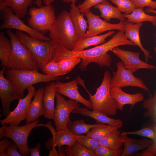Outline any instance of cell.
<instances>
[{"label": "cell", "mask_w": 156, "mask_h": 156, "mask_svg": "<svg viewBox=\"0 0 156 156\" xmlns=\"http://www.w3.org/2000/svg\"><path fill=\"white\" fill-rule=\"evenodd\" d=\"M124 30H120L107 42L92 48L79 51L66 49L64 57H76L82 60L79 66L82 71L86 70L88 65L94 63L101 67H108L112 64V59L107 52L112 48L119 46L130 45L137 46L125 36Z\"/></svg>", "instance_id": "cell-1"}, {"label": "cell", "mask_w": 156, "mask_h": 156, "mask_svg": "<svg viewBox=\"0 0 156 156\" xmlns=\"http://www.w3.org/2000/svg\"><path fill=\"white\" fill-rule=\"evenodd\" d=\"M49 31V38L54 43L68 50L73 51L79 39L70 12L66 10L58 16Z\"/></svg>", "instance_id": "cell-2"}, {"label": "cell", "mask_w": 156, "mask_h": 156, "mask_svg": "<svg viewBox=\"0 0 156 156\" xmlns=\"http://www.w3.org/2000/svg\"><path fill=\"white\" fill-rule=\"evenodd\" d=\"M6 77L12 83L19 99L23 98L25 90L33 85L41 82H48L61 79L39 72L34 70H17L6 68L4 72Z\"/></svg>", "instance_id": "cell-3"}, {"label": "cell", "mask_w": 156, "mask_h": 156, "mask_svg": "<svg viewBox=\"0 0 156 156\" xmlns=\"http://www.w3.org/2000/svg\"><path fill=\"white\" fill-rule=\"evenodd\" d=\"M20 41L30 51L42 69L47 63L52 60L58 45L51 41H42L29 36L27 33L17 30L16 32Z\"/></svg>", "instance_id": "cell-4"}, {"label": "cell", "mask_w": 156, "mask_h": 156, "mask_svg": "<svg viewBox=\"0 0 156 156\" xmlns=\"http://www.w3.org/2000/svg\"><path fill=\"white\" fill-rule=\"evenodd\" d=\"M10 38L12 49L10 58V68L17 70L37 69L38 63L29 49L19 40L10 29L7 31Z\"/></svg>", "instance_id": "cell-5"}, {"label": "cell", "mask_w": 156, "mask_h": 156, "mask_svg": "<svg viewBox=\"0 0 156 156\" xmlns=\"http://www.w3.org/2000/svg\"><path fill=\"white\" fill-rule=\"evenodd\" d=\"M111 78L109 72L106 71L102 83L96 93L93 95L89 93L93 111L110 116L116 114L118 107L116 102L110 94Z\"/></svg>", "instance_id": "cell-6"}, {"label": "cell", "mask_w": 156, "mask_h": 156, "mask_svg": "<svg viewBox=\"0 0 156 156\" xmlns=\"http://www.w3.org/2000/svg\"><path fill=\"white\" fill-rule=\"evenodd\" d=\"M38 119L22 126H11L5 124L0 128V139L4 137L11 139L17 145L22 156H27L30 153L27 144L28 138L34 128L44 126L45 124L38 123Z\"/></svg>", "instance_id": "cell-7"}, {"label": "cell", "mask_w": 156, "mask_h": 156, "mask_svg": "<svg viewBox=\"0 0 156 156\" xmlns=\"http://www.w3.org/2000/svg\"><path fill=\"white\" fill-rule=\"evenodd\" d=\"M29 14V26L41 32L49 31L56 19L55 8L51 4L31 7Z\"/></svg>", "instance_id": "cell-8"}, {"label": "cell", "mask_w": 156, "mask_h": 156, "mask_svg": "<svg viewBox=\"0 0 156 156\" xmlns=\"http://www.w3.org/2000/svg\"><path fill=\"white\" fill-rule=\"evenodd\" d=\"M3 22L0 29H15L29 34L30 36L42 41H51V38L44 36L37 30L26 25L19 17L14 14L10 7L4 6L0 9Z\"/></svg>", "instance_id": "cell-9"}, {"label": "cell", "mask_w": 156, "mask_h": 156, "mask_svg": "<svg viewBox=\"0 0 156 156\" xmlns=\"http://www.w3.org/2000/svg\"><path fill=\"white\" fill-rule=\"evenodd\" d=\"M55 98L56 103L54 118V125L56 131L66 128L70 120V115L72 112L80 106L79 103L70 99L66 100L61 94L57 93Z\"/></svg>", "instance_id": "cell-10"}, {"label": "cell", "mask_w": 156, "mask_h": 156, "mask_svg": "<svg viewBox=\"0 0 156 156\" xmlns=\"http://www.w3.org/2000/svg\"><path fill=\"white\" fill-rule=\"evenodd\" d=\"M116 65L117 70L113 72V76L110 81L111 87H137L144 89L149 94H151L142 79L135 76L132 72L125 68L122 61L118 62Z\"/></svg>", "instance_id": "cell-11"}, {"label": "cell", "mask_w": 156, "mask_h": 156, "mask_svg": "<svg viewBox=\"0 0 156 156\" xmlns=\"http://www.w3.org/2000/svg\"><path fill=\"white\" fill-rule=\"evenodd\" d=\"M28 93L24 98L19 99L18 105L14 109L11 111L5 118L0 121L1 125L9 124L11 126H17L27 118L28 109L36 91L33 86L27 88Z\"/></svg>", "instance_id": "cell-12"}, {"label": "cell", "mask_w": 156, "mask_h": 156, "mask_svg": "<svg viewBox=\"0 0 156 156\" xmlns=\"http://www.w3.org/2000/svg\"><path fill=\"white\" fill-rule=\"evenodd\" d=\"M88 24V30L83 38L97 36L105 31L111 30H124V22L112 24L103 20L100 16L94 14L89 10L84 13Z\"/></svg>", "instance_id": "cell-13"}, {"label": "cell", "mask_w": 156, "mask_h": 156, "mask_svg": "<svg viewBox=\"0 0 156 156\" xmlns=\"http://www.w3.org/2000/svg\"><path fill=\"white\" fill-rule=\"evenodd\" d=\"M110 51L121 60L125 68L133 73L140 69H156V66L144 62L140 59V52L125 50L118 47L112 49Z\"/></svg>", "instance_id": "cell-14"}, {"label": "cell", "mask_w": 156, "mask_h": 156, "mask_svg": "<svg viewBox=\"0 0 156 156\" xmlns=\"http://www.w3.org/2000/svg\"><path fill=\"white\" fill-rule=\"evenodd\" d=\"M6 68L2 67L0 71V98L3 115L5 117L11 112V103L15 100L19 99L12 83L4 75Z\"/></svg>", "instance_id": "cell-15"}, {"label": "cell", "mask_w": 156, "mask_h": 156, "mask_svg": "<svg viewBox=\"0 0 156 156\" xmlns=\"http://www.w3.org/2000/svg\"><path fill=\"white\" fill-rule=\"evenodd\" d=\"M79 83L78 78L65 83L57 80L55 82L57 93L82 103L89 109H92L93 106L91 101L84 98L78 91L77 85Z\"/></svg>", "instance_id": "cell-16"}, {"label": "cell", "mask_w": 156, "mask_h": 156, "mask_svg": "<svg viewBox=\"0 0 156 156\" xmlns=\"http://www.w3.org/2000/svg\"><path fill=\"white\" fill-rule=\"evenodd\" d=\"M110 94L116 102L118 107L117 110L122 111L124 106L126 104L131 105V110L134 105L138 102L144 99L143 94L141 93L131 94L122 91L121 88L118 87H111Z\"/></svg>", "instance_id": "cell-17"}, {"label": "cell", "mask_w": 156, "mask_h": 156, "mask_svg": "<svg viewBox=\"0 0 156 156\" xmlns=\"http://www.w3.org/2000/svg\"><path fill=\"white\" fill-rule=\"evenodd\" d=\"M119 140L124 146L121 156H128L140 150L147 149L152 145L153 142L150 139L137 140L128 137L127 135H120Z\"/></svg>", "instance_id": "cell-18"}, {"label": "cell", "mask_w": 156, "mask_h": 156, "mask_svg": "<svg viewBox=\"0 0 156 156\" xmlns=\"http://www.w3.org/2000/svg\"><path fill=\"white\" fill-rule=\"evenodd\" d=\"M57 93L55 83L52 82L44 88L42 99L44 116L48 119H54L55 113V99Z\"/></svg>", "instance_id": "cell-19"}, {"label": "cell", "mask_w": 156, "mask_h": 156, "mask_svg": "<svg viewBox=\"0 0 156 156\" xmlns=\"http://www.w3.org/2000/svg\"><path fill=\"white\" fill-rule=\"evenodd\" d=\"M52 136L44 144L49 152L53 147H60L64 145L71 146L75 142L74 135L70 132L67 127L61 131H56Z\"/></svg>", "instance_id": "cell-20"}, {"label": "cell", "mask_w": 156, "mask_h": 156, "mask_svg": "<svg viewBox=\"0 0 156 156\" xmlns=\"http://www.w3.org/2000/svg\"><path fill=\"white\" fill-rule=\"evenodd\" d=\"M124 23L125 36L140 47L144 54L145 62H147L148 59L151 58L152 57L150 55L149 52L144 48L140 39L139 30L142 25V23H134L126 21L124 22Z\"/></svg>", "instance_id": "cell-21"}, {"label": "cell", "mask_w": 156, "mask_h": 156, "mask_svg": "<svg viewBox=\"0 0 156 156\" xmlns=\"http://www.w3.org/2000/svg\"><path fill=\"white\" fill-rule=\"evenodd\" d=\"M44 89V88L42 87L36 90L34 99L31 101L28 109L25 124L30 123L44 115V112L42 103Z\"/></svg>", "instance_id": "cell-22"}, {"label": "cell", "mask_w": 156, "mask_h": 156, "mask_svg": "<svg viewBox=\"0 0 156 156\" xmlns=\"http://www.w3.org/2000/svg\"><path fill=\"white\" fill-rule=\"evenodd\" d=\"M70 13L72 21L79 40L83 39L86 32L88 25L87 21L84 17V14L81 13L75 3L70 4Z\"/></svg>", "instance_id": "cell-23"}, {"label": "cell", "mask_w": 156, "mask_h": 156, "mask_svg": "<svg viewBox=\"0 0 156 156\" xmlns=\"http://www.w3.org/2000/svg\"><path fill=\"white\" fill-rule=\"evenodd\" d=\"M72 113L89 117L95 120L98 123L107 124L112 126H118L121 127L123 125V122L120 119H114L101 113L93 110L90 111L87 108L79 107L74 110Z\"/></svg>", "instance_id": "cell-24"}, {"label": "cell", "mask_w": 156, "mask_h": 156, "mask_svg": "<svg viewBox=\"0 0 156 156\" xmlns=\"http://www.w3.org/2000/svg\"><path fill=\"white\" fill-rule=\"evenodd\" d=\"M93 7L99 10L101 13L100 17L106 21L109 22L111 19L113 18L118 19L120 22H124L126 21V18L123 14L117 8L113 6L108 0L99 3Z\"/></svg>", "instance_id": "cell-25"}, {"label": "cell", "mask_w": 156, "mask_h": 156, "mask_svg": "<svg viewBox=\"0 0 156 156\" xmlns=\"http://www.w3.org/2000/svg\"><path fill=\"white\" fill-rule=\"evenodd\" d=\"M34 0H4L0 1V9L4 6L10 8L20 19L25 16L27 9L32 5Z\"/></svg>", "instance_id": "cell-26"}, {"label": "cell", "mask_w": 156, "mask_h": 156, "mask_svg": "<svg viewBox=\"0 0 156 156\" xmlns=\"http://www.w3.org/2000/svg\"><path fill=\"white\" fill-rule=\"evenodd\" d=\"M114 31H110L102 35L95 36L79 40L76 42L73 50V51H83L88 47L93 45L102 44L106 42L105 39L114 35Z\"/></svg>", "instance_id": "cell-27"}, {"label": "cell", "mask_w": 156, "mask_h": 156, "mask_svg": "<svg viewBox=\"0 0 156 156\" xmlns=\"http://www.w3.org/2000/svg\"><path fill=\"white\" fill-rule=\"evenodd\" d=\"M134 135L146 137L152 140L153 143L152 146L148 148V151L154 155H156V123L153 122L147 126L136 131L122 132L120 135Z\"/></svg>", "instance_id": "cell-28"}, {"label": "cell", "mask_w": 156, "mask_h": 156, "mask_svg": "<svg viewBox=\"0 0 156 156\" xmlns=\"http://www.w3.org/2000/svg\"><path fill=\"white\" fill-rule=\"evenodd\" d=\"M12 45L11 40L5 37L3 31L0 33V60L1 66L10 68V58Z\"/></svg>", "instance_id": "cell-29"}, {"label": "cell", "mask_w": 156, "mask_h": 156, "mask_svg": "<svg viewBox=\"0 0 156 156\" xmlns=\"http://www.w3.org/2000/svg\"><path fill=\"white\" fill-rule=\"evenodd\" d=\"M102 123H96L94 124L86 123L83 120H76L73 121L70 120L67 125L70 132L74 135L88 133L91 128L100 126Z\"/></svg>", "instance_id": "cell-30"}, {"label": "cell", "mask_w": 156, "mask_h": 156, "mask_svg": "<svg viewBox=\"0 0 156 156\" xmlns=\"http://www.w3.org/2000/svg\"><path fill=\"white\" fill-rule=\"evenodd\" d=\"M123 14L127 18L126 21L128 22L135 23L149 21L151 22L154 26L156 25V15L148 14L144 12L143 8H137L130 14Z\"/></svg>", "instance_id": "cell-31"}, {"label": "cell", "mask_w": 156, "mask_h": 156, "mask_svg": "<svg viewBox=\"0 0 156 156\" xmlns=\"http://www.w3.org/2000/svg\"><path fill=\"white\" fill-rule=\"evenodd\" d=\"M120 127L112 126L101 124L99 126L93 127L86 135L98 141L114 131L118 130Z\"/></svg>", "instance_id": "cell-32"}, {"label": "cell", "mask_w": 156, "mask_h": 156, "mask_svg": "<svg viewBox=\"0 0 156 156\" xmlns=\"http://www.w3.org/2000/svg\"><path fill=\"white\" fill-rule=\"evenodd\" d=\"M120 133L118 130L114 131L99 141V145L116 150L121 149L123 144L119 140Z\"/></svg>", "instance_id": "cell-33"}, {"label": "cell", "mask_w": 156, "mask_h": 156, "mask_svg": "<svg viewBox=\"0 0 156 156\" xmlns=\"http://www.w3.org/2000/svg\"><path fill=\"white\" fill-rule=\"evenodd\" d=\"M149 96V98L144 99L143 103V107L146 110L143 116L150 118L152 122L156 123V90L153 96L151 94Z\"/></svg>", "instance_id": "cell-34"}, {"label": "cell", "mask_w": 156, "mask_h": 156, "mask_svg": "<svg viewBox=\"0 0 156 156\" xmlns=\"http://www.w3.org/2000/svg\"><path fill=\"white\" fill-rule=\"evenodd\" d=\"M64 150L67 156H96L94 152L86 148L76 141L71 146L66 145Z\"/></svg>", "instance_id": "cell-35"}, {"label": "cell", "mask_w": 156, "mask_h": 156, "mask_svg": "<svg viewBox=\"0 0 156 156\" xmlns=\"http://www.w3.org/2000/svg\"><path fill=\"white\" fill-rule=\"evenodd\" d=\"M81 59L76 57H69L60 59L57 62L62 71L65 74L68 73L78 64L81 62Z\"/></svg>", "instance_id": "cell-36"}, {"label": "cell", "mask_w": 156, "mask_h": 156, "mask_svg": "<svg viewBox=\"0 0 156 156\" xmlns=\"http://www.w3.org/2000/svg\"><path fill=\"white\" fill-rule=\"evenodd\" d=\"M76 142L86 148L94 152L100 145L99 141L82 135H74Z\"/></svg>", "instance_id": "cell-37"}, {"label": "cell", "mask_w": 156, "mask_h": 156, "mask_svg": "<svg viewBox=\"0 0 156 156\" xmlns=\"http://www.w3.org/2000/svg\"><path fill=\"white\" fill-rule=\"evenodd\" d=\"M45 74L53 77H59L65 74L60 69L57 62L51 61L47 63L42 69Z\"/></svg>", "instance_id": "cell-38"}, {"label": "cell", "mask_w": 156, "mask_h": 156, "mask_svg": "<svg viewBox=\"0 0 156 156\" xmlns=\"http://www.w3.org/2000/svg\"><path fill=\"white\" fill-rule=\"evenodd\" d=\"M116 5L121 12L125 14H131L136 8L131 0H108Z\"/></svg>", "instance_id": "cell-39"}, {"label": "cell", "mask_w": 156, "mask_h": 156, "mask_svg": "<svg viewBox=\"0 0 156 156\" xmlns=\"http://www.w3.org/2000/svg\"><path fill=\"white\" fill-rule=\"evenodd\" d=\"M123 149L114 150L99 145L94 151L96 156H121Z\"/></svg>", "instance_id": "cell-40"}, {"label": "cell", "mask_w": 156, "mask_h": 156, "mask_svg": "<svg viewBox=\"0 0 156 156\" xmlns=\"http://www.w3.org/2000/svg\"><path fill=\"white\" fill-rule=\"evenodd\" d=\"M106 0H85L81 4L77 6L80 12L83 13L86 11L90 10V8L94 5Z\"/></svg>", "instance_id": "cell-41"}, {"label": "cell", "mask_w": 156, "mask_h": 156, "mask_svg": "<svg viewBox=\"0 0 156 156\" xmlns=\"http://www.w3.org/2000/svg\"><path fill=\"white\" fill-rule=\"evenodd\" d=\"M136 8H143L147 7L153 9H156V1L152 0H131Z\"/></svg>", "instance_id": "cell-42"}, {"label": "cell", "mask_w": 156, "mask_h": 156, "mask_svg": "<svg viewBox=\"0 0 156 156\" xmlns=\"http://www.w3.org/2000/svg\"><path fill=\"white\" fill-rule=\"evenodd\" d=\"M18 147L16 144L13 141H10L6 150L7 156H22L18 152Z\"/></svg>", "instance_id": "cell-43"}, {"label": "cell", "mask_w": 156, "mask_h": 156, "mask_svg": "<svg viewBox=\"0 0 156 156\" xmlns=\"http://www.w3.org/2000/svg\"><path fill=\"white\" fill-rule=\"evenodd\" d=\"M8 138L5 137V138L0 141V156H7L6 152L7 147L10 142Z\"/></svg>", "instance_id": "cell-44"}, {"label": "cell", "mask_w": 156, "mask_h": 156, "mask_svg": "<svg viewBox=\"0 0 156 156\" xmlns=\"http://www.w3.org/2000/svg\"><path fill=\"white\" fill-rule=\"evenodd\" d=\"M41 144L40 143H37L36 146L34 148H29V151L31 156H39L40 152Z\"/></svg>", "instance_id": "cell-45"}, {"label": "cell", "mask_w": 156, "mask_h": 156, "mask_svg": "<svg viewBox=\"0 0 156 156\" xmlns=\"http://www.w3.org/2000/svg\"><path fill=\"white\" fill-rule=\"evenodd\" d=\"M57 152L59 156H66L64 148L62 146L60 147H58Z\"/></svg>", "instance_id": "cell-46"}, {"label": "cell", "mask_w": 156, "mask_h": 156, "mask_svg": "<svg viewBox=\"0 0 156 156\" xmlns=\"http://www.w3.org/2000/svg\"><path fill=\"white\" fill-rule=\"evenodd\" d=\"M55 147H53L51 150L49 151V156H59L57 151L55 148Z\"/></svg>", "instance_id": "cell-47"}, {"label": "cell", "mask_w": 156, "mask_h": 156, "mask_svg": "<svg viewBox=\"0 0 156 156\" xmlns=\"http://www.w3.org/2000/svg\"><path fill=\"white\" fill-rule=\"evenodd\" d=\"M145 11L146 13H152L156 14V10L149 7H148L146 8L145 10Z\"/></svg>", "instance_id": "cell-48"}, {"label": "cell", "mask_w": 156, "mask_h": 156, "mask_svg": "<svg viewBox=\"0 0 156 156\" xmlns=\"http://www.w3.org/2000/svg\"><path fill=\"white\" fill-rule=\"evenodd\" d=\"M55 0H43V3L46 5L51 4Z\"/></svg>", "instance_id": "cell-49"}, {"label": "cell", "mask_w": 156, "mask_h": 156, "mask_svg": "<svg viewBox=\"0 0 156 156\" xmlns=\"http://www.w3.org/2000/svg\"><path fill=\"white\" fill-rule=\"evenodd\" d=\"M34 3L37 5L38 7L41 6L42 4V0H36L34 2Z\"/></svg>", "instance_id": "cell-50"}, {"label": "cell", "mask_w": 156, "mask_h": 156, "mask_svg": "<svg viewBox=\"0 0 156 156\" xmlns=\"http://www.w3.org/2000/svg\"><path fill=\"white\" fill-rule=\"evenodd\" d=\"M61 1L66 3H70L74 2L76 3L77 0H60Z\"/></svg>", "instance_id": "cell-51"}, {"label": "cell", "mask_w": 156, "mask_h": 156, "mask_svg": "<svg viewBox=\"0 0 156 156\" xmlns=\"http://www.w3.org/2000/svg\"><path fill=\"white\" fill-rule=\"evenodd\" d=\"M154 51L155 53H156V46L155 47L154 49Z\"/></svg>", "instance_id": "cell-52"}, {"label": "cell", "mask_w": 156, "mask_h": 156, "mask_svg": "<svg viewBox=\"0 0 156 156\" xmlns=\"http://www.w3.org/2000/svg\"><path fill=\"white\" fill-rule=\"evenodd\" d=\"M56 49H57V48H56ZM55 51H56V50H55ZM54 54H55V53H54ZM53 57H54V56H53Z\"/></svg>", "instance_id": "cell-53"}, {"label": "cell", "mask_w": 156, "mask_h": 156, "mask_svg": "<svg viewBox=\"0 0 156 156\" xmlns=\"http://www.w3.org/2000/svg\"><path fill=\"white\" fill-rule=\"evenodd\" d=\"M3 0H0V1H3Z\"/></svg>", "instance_id": "cell-54"}, {"label": "cell", "mask_w": 156, "mask_h": 156, "mask_svg": "<svg viewBox=\"0 0 156 156\" xmlns=\"http://www.w3.org/2000/svg\"><path fill=\"white\" fill-rule=\"evenodd\" d=\"M52 60L53 61V60Z\"/></svg>", "instance_id": "cell-55"}]
</instances>
